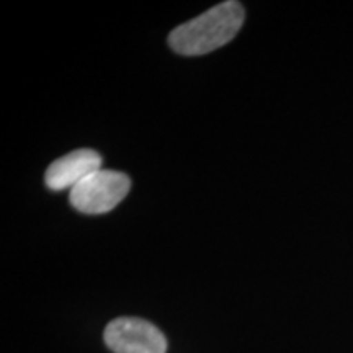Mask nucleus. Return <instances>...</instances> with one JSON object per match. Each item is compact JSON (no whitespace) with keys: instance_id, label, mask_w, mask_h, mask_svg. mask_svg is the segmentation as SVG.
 Masks as SVG:
<instances>
[{"instance_id":"obj_1","label":"nucleus","mask_w":353,"mask_h":353,"mask_svg":"<svg viewBox=\"0 0 353 353\" xmlns=\"http://www.w3.org/2000/svg\"><path fill=\"white\" fill-rule=\"evenodd\" d=\"M244 7L236 0H226L211 7L196 19L176 26L169 44L182 56H200L228 44L244 25Z\"/></svg>"},{"instance_id":"obj_2","label":"nucleus","mask_w":353,"mask_h":353,"mask_svg":"<svg viewBox=\"0 0 353 353\" xmlns=\"http://www.w3.org/2000/svg\"><path fill=\"white\" fill-rule=\"evenodd\" d=\"M131 188L123 172L100 169L70 190V205L83 214H103L117 208Z\"/></svg>"},{"instance_id":"obj_3","label":"nucleus","mask_w":353,"mask_h":353,"mask_svg":"<svg viewBox=\"0 0 353 353\" xmlns=\"http://www.w3.org/2000/svg\"><path fill=\"white\" fill-rule=\"evenodd\" d=\"M103 341L113 353H167L161 329L138 317H118L105 327Z\"/></svg>"},{"instance_id":"obj_4","label":"nucleus","mask_w":353,"mask_h":353,"mask_svg":"<svg viewBox=\"0 0 353 353\" xmlns=\"http://www.w3.org/2000/svg\"><path fill=\"white\" fill-rule=\"evenodd\" d=\"M101 169V157L94 149H77L52 162L44 175V183L52 192L72 190L88 175Z\"/></svg>"}]
</instances>
